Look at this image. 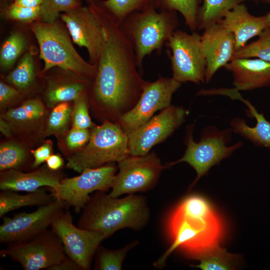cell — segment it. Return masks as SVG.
<instances>
[{"mask_svg": "<svg viewBox=\"0 0 270 270\" xmlns=\"http://www.w3.org/2000/svg\"><path fill=\"white\" fill-rule=\"evenodd\" d=\"M106 40L96 64L91 100L105 120L117 122L137 103L145 80L138 70L134 48L120 24L100 6Z\"/></svg>", "mask_w": 270, "mask_h": 270, "instance_id": "1", "label": "cell"}, {"mask_svg": "<svg viewBox=\"0 0 270 270\" xmlns=\"http://www.w3.org/2000/svg\"><path fill=\"white\" fill-rule=\"evenodd\" d=\"M166 228L171 245L154 262L156 268H162L169 256L177 248L198 260L219 245L224 229L220 217L210 204L198 195L186 197L172 210Z\"/></svg>", "mask_w": 270, "mask_h": 270, "instance_id": "2", "label": "cell"}, {"mask_svg": "<svg viewBox=\"0 0 270 270\" xmlns=\"http://www.w3.org/2000/svg\"><path fill=\"white\" fill-rule=\"evenodd\" d=\"M149 216L146 201L142 196L129 194L119 198L96 191L82 209L78 226L98 232L107 238L122 228H142Z\"/></svg>", "mask_w": 270, "mask_h": 270, "instance_id": "3", "label": "cell"}, {"mask_svg": "<svg viewBox=\"0 0 270 270\" xmlns=\"http://www.w3.org/2000/svg\"><path fill=\"white\" fill-rule=\"evenodd\" d=\"M178 24L176 11L158 10L154 5L130 14L120 24L134 48L138 68L146 56L161 51Z\"/></svg>", "mask_w": 270, "mask_h": 270, "instance_id": "4", "label": "cell"}, {"mask_svg": "<svg viewBox=\"0 0 270 270\" xmlns=\"http://www.w3.org/2000/svg\"><path fill=\"white\" fill-rule=\"evenodd\" d=\"M30 28L39 46L40 57L44 62L43 72L58 67L88 82L93 81L96 66L86 62L80 56L68 31L58 20L53 23L34 22Z\"/></svg>", "mask_w": 270, "mask_h": 270, "instance_id": "5", "label": "cell"}, {"mask_svg": "<svg viewBox=\"0 0 270 270\" xmlns=\"http://www.w3.org/2000/svg\"><path fill=\"white\" fill-rule=\"evenodd\" d=\"M130 156L128 134L116 122L104 120L90 130L88 142L68 158L66 166L79 173L122 160Z\"/></svg>", "mask_w": 270, "mask_h": 270, "instance_id": "6", "label": "cell"}, {"mask_svg": "<svg viewBox=\"0 0 270 270\" xmlns=\"http://www.w3.org/2000/svg\"><path fill=\"white\" fill-rule=\"evenodd\" d=\"M194 128L192 124L187 128L184 138L186 150L182 157L164 166L166 168L181 162H186L192 166L196 172V177L190 188L212 166L230 156L242 145V142H239L228 146L232 130H222L213 126L206 128L202 132L200 140L196 142L192 136Z\"/></svg>", "mask_w": 270, "mask_h": 270, "instance_id": "7", "label": "cell"}, {"mask_svg": "<svg viewBox=\"0 0 270 270\" xmlns=\"http://www.w3.org/2000/svg\"><path fill=\"white\" fill-rule=\"evenodd\" d=\"M114 163L86 169L76 176L64 178L56 188H50V192L54 198L64 201L67 208L72 206L79 212L90 200V193L106 192L112 188L117 170Z\"/></svg>", "mask_w": 270, "mask_h": 270, "instance_id": "8", "label": "cell"}, {"mask_svg": "<svg viewBox=\"0 0 270 270\" xmlns=\"http://www.w3.org/2000/svg\"><path fill=\"white\" fill-rule=\"evenodd\" d=\"M0 255L10 256L25 270H47L66 256L60 238L52 230L24 242L8 244Z\"/></svg>", "mask_w": 270, "mask_h": 270, "instance_id": "9", "label": "cell"}, {"mask_svg": "<svg viewBox=\"0 0 270 270\" xmlns=\"http://www.w3.org/2000/svg\"><path fill=\"white\" fill-rule=\"evenodd\" d=\"M172 51L170 62L172 78L180 83L187 82L196 84L204 83L206 60L201 36L176 30L167 42Z\"/></svg>", "mask_w": 270, "mask_h": 270, "instance_id": "10", "label": "cell"}, {"mask_svg": "<svg viewBox=\"0 0 270 270\" xmlns=\"http://www.w3.org/2000/svg\"><path fill=\"white\" fill-rule=\"evenodd\" d=\"M118 164L119 172L108 194L113 198L150 190L165 168L154 152L144 156L130 155Z\"/></svg>", "mask_w": 270, "mask_h": 270, "instance_id": "11", "label": "cell"}, {"mask_svg": "<svg viewBox=\"0 0 270 270\" xmlns=\"http://www.w3.org/2000/svg\"><path fill=\"white\" fill-rule=\"evenodd\" d=\"M50 226L60 238L66 254L82 270L90 269L94 254L106 236L98 232L76 226L70 213L64 210L57 214Z\"/></svg>", "mask_w": 270, "mask_h": 270, "instance_id": "12", "label": "cell"}, {"mask_svg": "<svg viewBox=\"0 0 270 270\" xmlns=\"http://www.w3.org/2000/svg\"><path fill=\"white\" fill-rule=\"evenodd\" d=\"M60 17L74 43L86 48L90 63L96 66L106 40V32L96 4L81 6Z\"/></svg>", "mask_w": 270, "mask_h": 270, "instance_id": "13", "label": "cell"}, {"mask_svg": "<svg viewBox=\"0 0 270 270\" xmlns=\"http://www.w3.org/2000/svg\"><path fill=\"white\" fill-rule=\"evenodd\" d=\"M180 86L181 83L172 77H160L152 82L145 81L136 104L116 123L128 134L150 120L156 112L170 106L172 96Z\"/></svg>", "mask_w": 270, "mask_h": 270, "instance_id": "14", "label": "cell"}, {"mask_svg": "<svg viewBox=\"0 0 270 270\" xmlns=\"http://www.w3.org/2000/svg\"><path fill=\"white\" fill-rule=\"evenodd\" d=\"M66 208L65 202L55 198L33 212H21L12 218L3 216L0 226V243L24 242L44 232L51 226L57 214Z\"/></svg>", "mask_w": 270, "mask_h": 270, "instance_id": "15", "label": "cell"}, {"mask_svg": "<svg viewBox=\"0 0 270 270\" xmlns=\"http://www.w3.org/2000/svg\"><path fill=\"white\" fill-rule=\"evenodd\" d=\"M188 111L182 107L170 106L152 116L128 136L130 156H144L170 136L184 122Z\"/></svg>", "mask_w": 270, "mask_h": 270, "instance_id": "16", "label": "cell"}, {"mask_svg": "<svg viewBox=\"0 0 270 270\" xmlns=\"http://www.w3.org/2000/svg\"><path fill=\"white\" fill-rule=\"evenodd\" d=\"M201 43L206 60L205 81L208 82L219 68L234 59L236 42L233 34L217 23L204 29Z\"/></svg>", "mask_w": 270, "mask_h": 270, "instance_id": "17", "label": "cell"}, {"mask_svg": "<svg viewBox=\"0 0 270 270\" xmlns=\"http://www.w3.org/2000/svg\"><path fill=\"white\" fill-rule=\"evenodd\" d=\"M218 24L233 34L237 50L244 46L249 40L270 27V11L256 16L248 12L245 4H241L228 11Z\"/></svg>", "mask_w": 270, "mask_h": 270, "instance_id": "18", "label": "cell"}, {"mask_svg": "<svg viewBox=\"0 0 270 270\" xmlns=\"http://www.w3.org/2000/svg\"><path fill=\"white\" fill-rule=\"evenodd\" d=\"M64 178L57 170L44 166L35 171L24 172L20 170H8L0 172L1 190L31 192L42 187L54 189Z\"/></svg>", "mask_w": 270, "mask_h": 270, "instance_id": "19", "label": "cell"}, {"mask_svg": "<svg viewBox=\"0 0 270 270\" xmlns=\"http://www.w3.org/2000/svg\"><path fill=\"white\" fill-rule=\"evenodd\" d=\"M224 67L232 74L236 90H250L270 84V62L256 58H234Z\"/></svg>", "mask_w": 270, "mask_h": 270, "instance_id": "20", "label": "cell"}, {"mask_svg": "<svg viewBox=\"0 0 270 270\" xmlns=\"http://www.w3.org/2000/svg\"><path fill=\"white\" fill-rule=\"evenodd\" d=\"M234 98L239 99L245 104L248 108L250 114L256 119V123L254 126L251 127L246 124L244 119L236 118L230 122L232 131L256 146L270 148V122L238 93L234 94Z\"/></svg>", "mask_w": 270, "mask_h": 270, "instance_id": "21", "label": "cell"}, {"mask_svg": "<svg viewBox=\"0 0 270 270\" xmlns=\"http://www.w3.org/2000/svg\"><path fill=\"white\" fill-rule=\"evenodd\" d=\"M16 192L2 190L0 192V218L22 207L41 206L55 199L51 192L50 194L48 193L45 188L42 187L26 194H20Z\"/></svg>", "mask_w": 270, "mask_h": 270, "instance_id": "22", "label": "cell"}, {"mask_svg": "<svg viewBox=\"0 0 270 270\" xmlns=\"http://www.w3.org/2000/svg\"><path fill=\"white\" fill-rule=\"evenodd\" d=\"M88 82L82 78L50 81L45 94L46 102L52 107L60 102L74 100L86 91Z\"/></svg>", "mask_w": 270, "mask_h": 270, "instance_id": "23", "label": "cell"}, {"mask_svg": "<svg viewBox=\"0 0 270 270\" xmlns=\"http://www.w3.org/2000/svg\"><path fill=\"white\" fill-rule=\"evenodd\" d=\"M260 0H203L198 16V28L206 29L218 23L228 12L242 2Z\"/></svg>", "mask_w": 270, "mask_h": 270, "instance_id": "24", "label": "cell"}, {"mask_svg": "<svg viewBox=\"0 0 270 270\" xmlns=\"http://www.w3.org/2000/svg\"><path fill=\"white\" fill-rule=\"evenodd\" d=\"M42 102L36 98L28 100L16 108L9 110L2 118L12 126H26L37 122L45 114Z\"/></svg>", "mask_w": 270, "mask_h": 270, "instance_id": "25", "label": "cell"}, {"mask_svg": "<svg viewBox=\"0 0 270 270\" xmlns=\"http://www.w3.org/2000/svg\"><path fill=\"white\" fill-rule=\"evenodd\" d=\"M98 4L119 24L130 14L155 6L154 0H104Z\"/></svg>", "mask_w": 270, "mask_h": 270, "instance_id": "26", "label": "cell"}, {"mask_svg": "<svg viewBox=\"0 0 270 270\" xmlns=\"http://www.w3.org/2000/svg\"><path fill=\"white\" fill-rule=\"evenodd\" d=\"M158 10L178 12L184 17L190 29L194 32L198 28V16L202 0H154Z\"/></svg>", "mask_w": 270, "mask_h": 270, "instance_id": "27", "label": "cell"}, {"mask_svg": "<svg viewBox=\"0 0 270 270\" xmlns=\"http://www.w3.org/2000/svg\"><path fill=\"white\" fill-rule=\"evenodd\" d=\"M198 260L200 264L192 266L202 270H229L235 268L236 256L218 245L206 252Z\"/></svg>", "mask_w": 270, "mask_h": 270, "instance_id": "28", "label": "cell"}, {"mask_svg": "<svg viewBox=\"0 0 270 270\" xmlns=\"http://www.w3.org/2000/svg\"><path fill=\"white\" fill-rule=\"evenodd\" d=\"M26 150L20 144L8 142L0 146V170H20L28 164Z\"/></svg>", "mask_w": 270, "mask_h": 270, "instance_id": "29", "label": "cell"}, {"mask_svg": "<svg viewBox=\"0 0 270 270\" xmlns=\"http://www.w3.org/2000/svg\"><path fill=\"white\" fill-rule=\"evenodd\" d=\"M35 76L34 58L30 52L26 53L16 66L6 76L10 84L20 90L29 87Z\"/></svg>", "mask_w": 270, "mask_h": 270, "instance_id": "30", "label": "cell"}, {"mask_svg": "<svg viewBox=\"0 0 270 270\" xmlns=\"http://www.w3.org/2000/svg\"><path fill=\"white\" fill-rule=\"evenodd\" d=\"M26 41L20 32L10 34L2 44L0 51V65L4 70L10 68L23 52Z\"/></svg>", "mask_w": 270, "mask_h": 270, "instance_id": "31", "label": "cell"}, {"mask_svg": "<svg viewBox=\"0 0 270 270\" xmlns=\"http://www.w3.org/2000/svg\"><path fill=\"white\" fill-rule=\"evenodd\" d=\"M136 243L134 242L120 249L112 250L98 246L94 269L98 270H120L127 253Z\"/></svg>", "mask_w": 270, "mask_h": 270, "instance_id": "32", "label": "cell"}, {"mask_svg": "<svg viewBox=\"0 0 270 270\" xmlns=\"http://www.w3.org/2000/svg\"><path fill=\"white\" fill-rule=\"evenodd\" d=\"M248 58L270 62V27L264 30L258 40L236 50L234 57V59Z\"/></svg>", "mask_w": 270, "mask_h": 270, "instance_id": "33", "label": "cell"}, {"mask_svg": "<svg viewBox=\"0 0 270 270\" xmlns=\"http://www.w3.org/2000/svg\"><path fill=\"white\" fill-rule=\"evenodd\" d=\"M72 108L67 102L56 105L48 121L46 136L63 135L68 131L72 118Z\"/></svg>", "mask_w": 270, "mask_h": 270, "instance_id": "34", "label": "cell"}, {"mask_svg": "<svg viewBox=\"0 0 270 270\" xmlns=\"http://www.w3.org/2000/svg\"><path fill=\"white\" fill-rule=\"evenodd\" d=\"M82 6L80 0H43L40 18L46 23H53L62 13Z\"/></svg>", "mask_w": 270, "mask_h": 270, "instance_id": "35", "label": "cell"}, {"mask_svg": "<svg viewBox=\"0 0 270 270\" xmlns=\"http://www.w3.org/2000/svg\"><path fill=\"white\" fill-rule=\"evenodd\" d=\"M74 101L72 120L73 128L89 129L96 125L90 116L86 92L82 94Z\"/></svg>", "mask_w": 270, "mask_h": 270, "instance_id": "36", "label": "cell"}, {"mask_svg": "<svg viewBox=\"0 0 270 270\" xmlns=\"http://www.w3.org/2000/svg\"><path fill=\"white\" fill-rule=\"evenodd\" d=\"M40 6L28 8L14 2L9 4L5 10L6 16L12 20L30 22L40 18Z\"/></svg>", "mask_w": 270, "mask_h": 270, "instance_id": "37", "label": "cell"}, {"mask_svg": "<svg viewBox=\"0 0 270 270\" xmlns=\"http://www.w3.org/2000/svg\"><path fill=\"white\" fill-rule=\"evenodd\" d=\"M90 136L88 129L72 128L66 137L65 143L70 150L76 152L87 144Z\"/></svg>", "mask_w": 270, "mask_h": 270, "instance_id": "38", "label": "cell"}, {"mask_svg": "<svg viewBox=\"0 0 270 270\" xmlns=\"http://www.w3.org/2000/svg\"><path fill=\"white\" fill-rule=\"evenodd\" d=\"M52 142L50 141L46 142L36 150H32L34 160L32 168H36L42 163L44 162L52 154Z\"/></svg>", "mask_w": 270, "mask_h": 270, "instance_id": "39", "label": "cell"}, {"mask_svg": "<svg viewBox=\"0 0 270 270\" xmlns=\"http://www.w3.org/2000/svg\"><path fill=\"white\" fill-rule=\"evenodd\" d=\"M20 96V93L16 88L0 82V103L1 106L16 99Z\"/></svg>", "mask_w": 270, "mask_h": 270, "instance_id": "40", "label": "cell"}, {"mask_svg": "<svg viewBox=\"0 0 270 270\" xmlns=\"http://www.w3.org/2000/svg\"><path fill=\"white\" fill-rule=\"evenodd\" d=\"M47 270H82L80 267L72 258L68 256L60 262L52 266Z\"/></svg>", "mask_w": 270, "mask_h": 270, "instance_id": "41", "label": "cell"}, {"mask_svg": "<svg viewBox=\"0 0 270 270\" xmlns=\"http://www.w3.org/2000/svg\"><path fill=\"white\" fill-rule=\"evenodd\" d=\"M46 165L52 170L56 171L64 165V160L58 154H51L46 160Z\"/></svg>", "mask_w": 270, "mask_h": 270, "instance_id": "42", "label": "cell"}, {"mask_svg": "<svg viewBox=\"0 0 270 270\" xmlns=\"http://www.w3.org/2000/svg\"><path fill=\"white\" fill-rule=\"evenodd\" d=\"M43 0H14L13 2L24 7L36 8L40 6Z\"/></svg>", "mask_w": 270, "mask_h": 270, "instance_id": "43", "label": "cell"}, {"mask_svg": "<svg viewBox=\"0 0 270 270\" xmlns=\"http://www.w3.org/2000/svg\"><path fill=\"white\" fill-rule=\"evenodd\" d=\"M0 130L6 137H10L12 135V126L3 118H0Z\"/></svg>", "mask_w": 270, "mask_h": 270, "instance_id": "44", "label": "cell"}, {"mask_svg": "<svg viewBox=\"0 0 270 270\" xmlns=\"http://www.w3.org/2000/svg\"><path fill=\"white\" fill-rule=\"evenodd\" d=\"M85 0L88 2V4H98L104 0Z\"/></svg>", "mask_w": 270, "mask_h": 270, "instance_id": "45", "label": "cell"}, {"mask_svg": "<svg viewBox=\"0 0 270 270\" xmlns=\"http://www.w3.org/2000/svg\"><path fill=\"white\" fill-rule=\"evenodd\" d=\"M264 1L269 4H270V0H264Z\"/></svg>", "mask_w": 270, "mask_h": 270, "instance_id": "46", "label": "cell"}, {"mask_svg": "<svg viewBox=\"0 0 270 270\" xmlns=\"http://www.w3.org/2000/svg\"><path fill=\"white\" fill-rule=\"evenodd\" d=\"M10 0V1H12V2H14V0Z\"/></svg>", "mask_w": 270, "mask_h": 270, "instance_id": "47", "label": "cell"}]
</instances>
